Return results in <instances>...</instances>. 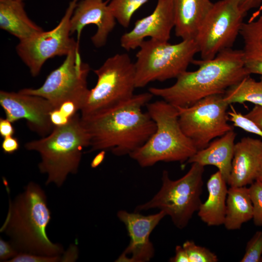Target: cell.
Wrapping results in <instances>:
<instances>
[{
  "label": "cell",
  "instance_id": "22",
  "mask_svg": "<svg viewBox=\"0 0 262 262\" xmlns=\"http://www.w3.org/2000/svg\"><path fill=\"white\" fill-rule=\"evenodd\" d=\"M245 66L250 75L262 76V14L254 20L244 22L240 33Z\"/></svg>",
  "mask_w": 262,
  "mask_h": 262
},
{
  "label": "cell",
  "instance_id": "1",
  "mask_svg": "<svg viewBox=\"0 0 262 262\" xmlns=\"http://www.w3.org/2000/svg\"><path fill=\"white\" fill-rule=\"evenodd\" d=\"M153 96L149 92L134 94L111 110L81 118L89 135L90 151L108 150L116 156L129 155L142 146L156 130L154 121L142 110Z\"/></svg>",
  "mask_w": 262,
  "mask_h": 262
},
{
  "label": "cell",
  "instance_id": "30",
  "mask_svg": "<svg viewBox=\"0 0 262 262\" xmlns=\"http://www.w3.org/2000/svg\"><path fill=\"white\" fill-rule=\"evenodd\" d=\"M8 262H63L62 254L46 256L27 253H18Z\"/></svg>",
  "mask_w": 262,
  "mask_h": 262
},
{
  "label": "cell",
  "instance_id": "10",
  "mask_svg": "<svg viewBox=\"0 0 262 262\" xmlns=\"http://www.w3.org/2000/svg\"><path fill=\"white\" fill-rule=\"evenodd\" d=\"M246 15L235 0L213 3L194 38L202 60L213 59L220 52L231 48Z\"/></svg>",
  "mask_w": 262,
  "mask_h": 262
},
{
  "label": "cell",
  "instance_id": "33",
  "mask_svg": "<svg viewBox=\"0 0 262 262\" xmlns=\"http://www.w3.org/2000/svg\"><path fill=\"white\" fill-rule=\"evenodd\" d=\"M15 130L12 123L7 118H0V135L3 138L13 136Z\"/></svg>",
  "mask_w": 262,
  "mask_h": 262
},
{
  "label": "cell",
  "instance_id": "21",
  "mask_svg": "<svg viewBox=\"0 0 262 262\" xmlns=\"http://www.w3.org/2000/svg\"><path fill=\"white\" fill-rule=\"evenodd\" d=\"M0 28L19 41L44 31L28 16L23 2L13 0H0Z\"/></svg>",
  "mask_w": 262,
  "mask_h": 262
},
{
  "label": "cell",
  "instance_id": "39",
  "mask_svg": "<svg viewBox=\"0 0 262 262\" xmlns=\"http://www.w3.org/2000/svg\"><path fill=\"white\" fill-rule=\"evenodd\" d=\"M105 155V151L101 150L93 159L91 163L92 168H96L103 161Z\"/></svg>",
  "mask_w": 262,
  "mask_h": 262
},
{
  "label": "cell",
  "instance_id": "2",
  "mask_svg": "<svg viewBox=\"0 0 262 262\" xmlns=\"http://www.w3.org/2000/svg\"><path fill=\"white\" fill-rule=\"evenodd\" d=\"M192 63L198 66L197 70L184 71L170 86L152 87L148 92L176 107H186L208 96L224 94L231 85L250 75L242 50L227 49L213 59L194 60Z\"/></svg>",
  "mask_w": 262,
  "mask_h": 262
},
{
  "label": "cell",
  "instance_id": "37",
  "mask_svg": "<svg viewBox=\"0 0 262 262\" xmlns=\"http://www.w3.org/2000/svg\"><path fill=\"white\" fill-rule=\"evenodd\" d=\"M171 262H189L187 254L182 246L178 245L175 247V255L171 257Z\"/></svg>",
  "mask_w": 262,
  "mask_h": 262
},
{
  "label": "cell",
  "instance_id": "16",
  "mask_svg": "<svg viewBox=\"0 0 262 262\" xmlns=\"http://www.w3.org/2000/svg\"><path fill=\"white\" fill-rule=\"evenodd\" d=\"M109 1L81 0L78 2L70 21V34L77 33V41H80L83 29L94 24L97 30L91 38L92 43L97 48L106 44L116 22L108 6Z\"/></svg>",
  "mask_w": 262,
  "mask_h": 262
},
{
  "label": "cell",
  "instance_id": "28",
  "mask_svg": "<svg viewBox=\"0 0 262 262\" xmlns=\"http://www.w3.org/2000/svg\"><path fill=\"white\" fill-rule=\"evenodd\" d=\"M229 106L230 110L228 112V115L229 120L233 123V126L262 138V130L245 115L238 112L232 104Z\"/></svg>",
  "mask_w": 262,
  "mask_h": 262
},
{
  "label": "cell",
  "instance_id": "29",
  "mask_svg": "<svg viewBox=\"0 0 262 262\" xmlns=\"http://www.w3.org/2000/svg\"><path fill=\"white\" fill-rule=\"evenodd\" d=\"M262 257V231H257L247 242L241 262H261Z\"/></svg>",
  "mask_w": 262,
  "mask_h": 262
},
{
  "label": "cell",
  "instance_id": "8",
  "mask_svg": "<svg viewBox=\"0 0 262 262\" xmlns=\"http://www.w3.org/2000/svg\"><path fill=\"white\" fill-rule=\"evenodd\" d=\"M138 48L134 63L136 88L154 81L176 79L187 70L198 52L194 38L176 44L149 39L145 40Z\"/></svg>",
  "mask_w": 262,
  "mask_h": 262
},
{
  "label": "cell",
  "instance_id": "34",
  "mask_svg": "<svg viewBox=\"0 0 262 262\" xmlns=\"http://www.w3.org/2000/svg\"><path fill=\"white\" fill-rule=\"evenodd\" d=\"M245 115L262 130V106L255 105L254 108Z\"/></svg>",
  "mask_w": 262,
  "mask_h": 262
},
{
  "label": "cell",
  "instance_id": "7",
  "mask_svg": "<svg viewBox=\"0 0 262 262\" xmlns=\"http://www.w3.org/2000/svg\"><path fill=\"white\" fill-rule=\"evenodd\" d=\"M204 172V166L192 163L184 176L172 180L164 170L159 191L149 201L138 205L135 212L157 208L169 216L177 228H184L202 202Z\"/></svg>",
  "mask_w": 262,
  "mask_h": 262
},
{
  "label": "cell",
  "instance_id": "11",
  "mask_svg": "<svg viewBox=\"0 0 262 262\" xmlns=\"http://www.w3.org/2000/svg\"><path fill=\"white\" fill-rule=\"evenodd\" d=\"M229 106L223 94H217L205 97L188 107H176L181 128L197 150L233 130L228 123Z\"/></svg>",
  "mask_w": 262,
  "mask_h": 262
},
{
  "label": "cell",
  "instance_id": "31",
  "mask_svg": "<svg viewBox=\"0 0 262 262\" xmlns=\"http://www.w3.org/2000/svg\"><path fill=\"white\" fill-rule=\"evenodd\" d=\"M18 252L9 241L0 239V260L8 262L17 255Z\"/></svg>",
  "mask_w": 262,
  "mask_h": 262
},
{
  "label": "cell",
  "instance_id": "32",
  "mask_svg": "<svg viewBox=\"0 0 262 262\" xmlns=\"http://www.w3.org/2000/svg\"><path fill=\"white\" fill-rule=\"evenodd\" d=\"M19 144L18 139L13 136L4 138L1 144V148L5 154H12L18 150Z\"/></svg>",
  "mask_w": 262,
  "mask_h": 262
},
{
  "label": "cell",
  "instance_id": "13",
  "mask_svg": "<svg viewBox=\"0 0 262 262\" xmlns=\"http://www.w3.org/2000/svg\"><path fill=\"white\" fill-rule=\"evenodd\" d=\"M0 105L6 118L12 123L25 119L29 129L42 137L49 134L55 127L50 120L54 108L42 97L1 90Z\"/></svg>",
  "mask_w": 262,
  "mask_h": 262
},
{
  "label": "cell",
  "instance_id": "3",
  "mask_svg": "<svg viewBox=\"0 0 262 262\" xmlns=\"http://www.w3.org/2000/svg\"><path fill=\"white\" fill-rule=\"evenodd\" d=\"M47 196L37 183L30 182L24 191L11 200L0 231L18 253L56 256L64 252L63 246L53 243L46 229L51 219Z\"/></svg>",
  "mask_w": 262,
  "mask_h": 262
},
{
  "label": "cell",
  "instance_id": "4",
  "mask_svg": "<svg viewBox=\"0 0 262 262\" xmlns=\"http://www.w3.org/2000/svg\"><path fill=\"white\" fill-rule=\"evenodd\" d=\"M89 145V135L77 113L66 124L55 126L49 134L28 142L24 147L39 154L38 168L47 176L46 184L60 187L69 174L77 173L82 150Z\"/></svg>",
  "mask_w": 262,
  "mask_h": 262
},
{
  "label": "cell",
  "instance_id": "35",
  "mask_svg": "<svg viewBox=\"0 0 262 262\" xmlns=\"http://www.w3.org/2000/svg\"><path fill=\"white\" fill-rule=\"evenodd\" d=\"M241 10L246 14L251 9L260 6L262 0H235Z\"/></svg>",
  "mask_w": 262,
  "mask_h": 262
},
{
  "label": "cell",
  "instance_id": "24",
  "mask_svg": "<svg viewBox=\"0 0 262 262\" xmlns=\"http://www.w3.org/2000/svg\"><path fill=\"white\" fill-rule=\"evenodd\" d=\"M224 100L229 105L249 102L262 106V76L258 81L247 76L229 87L223 94Z\"/></svg>",
  "mask_w": 262,
  "mask_h": 262
},
{
  "label": "cell",
  "instance_id": "12",
  "mask_svg": "<svg viewBox=\"0 0 262 262\" xmlns=\"http://www.w3.org/2000/svg\"><path fill=\"white\" fill-rule=\"evenodd\" d=\"M79 0H72L59 23L53 29L25 40L16 47L17 55L33 77L39 74L44 63L55 56H66L79 43L70 37V21Z\"/></svg>",
  "mask_w": 262,
  "mask_h": 262
},
{
  "label": "cell",
  "instance_id": "42",
  "mask_svg": "<svg viewBox=\"0 0 262 262\" xmlns=\"http://www.w3.org/2000/svg\"><path fill=\"white\" fill-rule=\"evenodd\" d=\"M261 262H262V258H261Z\"/></svg>",
  "mask_w": 262,
  "mask_h": 262
},
{
  "label": "cell",
  "instance_id": "25",
  "mask_svg": "<svg viewBox=\"0 0 262 262\" xmlns=\"http://www.w3.org/2000/svg\"><path fill=\"white\" fill-rule=\"evenodd\" d=\"M149 0H109L108 6L116 21L127 28L135 12Z\"/></svg>",
  "mask_w": 262,
  "mask_h": 262
},
{
  "label": "cell",
  "instance_id": "36",
  "mask_svg": "<svg viewBox=\"0 0 262 262\" xmlns=\"http://www.w3.org/2000/svg\"><path fill=\"white\" fill-rule=\"evenodd\" d=\"M70 119L65 116L59 109H54L50 114V120L54 126L65 125Z\"/></svg>",
  "mask_w": 262,
  "mask_h": 262
},
{
  "label": "cell",
  "instance_id": "20",
  "mask_svg": "<svg viewBox=\"0 0 262 262\" xmlns=\"http://www.w3.org/2000/svg\"><path fill=\"white\" fill-rule=\"evenodd\" d=\"M228 183L219 171L211 175L207 182L208 197L197 211L201 220L208 226L223 225L226 209Z\"/></svg>",
  "mask_w": 262,
  "mask_h": 262
},
{
  "label": "cell",
  "instance_id": "6",
  "mask_svg": "<svg viewBox=\"0 0 262 262\" xmlns=\"http://www.w3.org/2000/svg\"><path fill=\"white\" fill-rule=\"evenodd\" d=\"M95 86L87 95L81 110V117L95 116L125 102L134 95L135 69L127 53H117L107 59L94 71Z\"/></svg>",
  "mask_w": 262,
  "mask_h": 262
},
{
  "label": "cell",
  "instance_id": "9",
  "mask_svg": "<svg viewBox=\"0 0 262 262\" xmlns=\"http://www.w3.org/2000/svg\"><path fill=\"white\" fill-rule=\"evenodd\" d=\"M89 70L88 65L82 61L78 43L61 66L49 74L42 86L24 88L19 92L42 97L49 100L54 109L65 102H72L81 111L90 90L87 84Z\"/></svg>",
  "mask_w": 262,
  "mask_h": 262
},
{
  "label": "cell",
  "instance_id": "40",
  "mask_svg": "<svg viewBox=\"0 0 262 262\" xmlns=\"http://www.w3.org/2000/svg\"><path fill=\"white\" fill-rule=\"evenodd\" d=\"M256 180H258L262 182V161L257 174Z\"/></svg>",
  "mask_w": 262,
  "mask_h": 262
},
{
  "label": "cell",
  "instance_id": "23",
  "mask_svg": "<svg viewBox=\"0 0 262 262\" xmlns=\"http://www.w3.org/2000/svg\"><path fill=\"white\" fill-rule=\"evenodd\" d=\"M253 209L248 187L230 186L226 200L223 225L229 230L239 229L242 225L252 219Z\"/></svg>",
  "mask_w": 262,
  "mask_h": 262
},
{
  "label": "cell",
  "instance_id": "19",
  "mask_svg": "<svg viewBox=\"0 0 262 262\" xmlns=\"http://www.w3.org/2000/svg\"><path fill=\"white\" fill-rule=\"evenodd\" d=\"M176 35L194 38L205 16L212 6L211 0H172Z\"/></svg>",
  "mask_w": 262,
  "mask_h": 262
},
{
  "label": "cell",
  "instance_id": "38",
  "mask_svg": "<svg viewBox=\"0 0 262 262\" xmlns=\"http://www.w3.org/2000/svg\"><path fill=\"white\" fill-rule=\"evenodd\" d=\"M63 262H74L78 257L77 247L75 245H71L66 251L62 254Z\"/></svg>",
  "mask_w": 262,
  "mask_h": 262
},
{
  "label": "cell",
  "instance_id": "17",
  "mask_svg": "<svg viewBox=\"0 0 262 262\" xmlns=\"http://www.w3.org/2000/svg\"><path fill=\"white\" fill-rule=\"evenodd\" d=\"M262 161V140L242 138L235 143L228 184L247 186L254 182Z\"/></svg>",
  "mask_w": 262,
  "mask_h": 262
},
{
  "label": "cell",
  "instance_id": "15",
  "mask_svg": "<svg viewBox=\"0 0 262 262\" xmlns=\"http://www.w3.org/2000/svg\"><path fill=\"white\" fill-rule=\"evenodd\" d=\"M174 26L172 0H158L151 14L136 20L133 28L121 36L120 45L129 51L138 48L146 37L168 41Z\"/></svg>",
  "mask_w": 262,
  "mask_h": 262
},
{
  "label": "cell",
  "instance_id": "26",
  "mask_svg": "<svg viewBox=\"0 0 262 262\" xmlns=\"http://www.w3.org/2000/svg\"><path fill=\"white\" fill-rule=\"evenodd\" d=\"M189 262H217V255L209 249L196 245L193 241L187 240L182 245Z\"/></svg>",
  "mask_w": 262,
  "mask_h": 262
},
{
  "label": "cell",
  "instance_id": "41",
  "mask_svg": "<svg viewBox=\"0 0 262 262\" xmlns=\"http://www.w3.org/2000/svg\"><path fill=\"white\" fill-rule=\"evenodd\" d=\"M16 0V1H19L23 2V1L25 0Z\"/></svg>",
  "mask_w": 262,
  "mask_h": 262
},
{
  "label": "cell",
  "instance_id": "18",
  "mask_svg": "<svg viewBox=\"0 0 262 262\" xmlns=\"http://www.w3.org/2000/svg\"><path fill=\"white\" fill-rule=\"evenodd\" d=\"M236 133L233 130L212 141L206 147L198 150L187 163L216 167L228 182L233 157Z\"/></svg>",
  "mask_w": 262,
  "mask_h": 262
},
{
  "label": "cell",
  "instance_id": "27",
  "mask_svg": "<svg viewBox=\"0 0 262 262\" xmlns=\"http://www.w3.org/2000/svg\"><path fill=\"white\" fill-rule=\"evenodd\" d=\"M248 190L253 209V221L256 226H262V182L255 180Z\"/></svg>",
  "mask_w": 262,
  "mask_h": 262
},
{
  "label": "cell",
  "instance_id": "14",
  "mask_svg": "<svg viewBox=\"0 0 262 262\" xmlns=\"http://www.w3.org/2000/svg\"><path fill=\"white\" fill-rule=\"evenodd\" d=\"M118 219L125 226L130 240L129 245L116 260L118 262H147L154 255L150 235L166 214L163 211L148 215L138 212L120 210Z\"/></svg>",
  "mask_w": 262,
  "mask_h": 262
},
{
  "label": "cell",
  "instance_id": "5",
  "mask_svg": "<svg viewBox=\"0 0 262 262\" xmlns=\"http://www.w3.org/2000/svg\"><path fill=\"white\" fill-rule=\"evenodd\" d=\"M146 106L156 130L130 157L142 167L160 162H187L197 149L181 128L177 108L163 99L149 102Z\"/></svg>",
  "mask_w": 262,
  "mask_h": 262
}]
</instances>
